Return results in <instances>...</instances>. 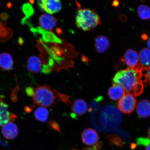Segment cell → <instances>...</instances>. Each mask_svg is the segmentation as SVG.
Instances as JSON below:
<instances>
[{"instance_id":"6da1fadb","label":"cell","mask_w":150,"mask_h":150,"mask_svg":"<svg viewBox=\"0 0 150 150\" xmlns=\"http://www.w3.org/2000/svg\"><path fill=\"white\" fill-rule=\"evenodd\" d=\"M143 69L139 66L134 69L127 68L118 72L114 76V83L122 86L125 92L134 96H137L142 93L144 85L141 79Z\"/></svg>"},{"instance_id":"7a4b0ae2","label":"cell","mask_w":150,"mask_h":150,"mask_svg":"<svg viewBox=\"0 0 150 150\" xmlns=\"http://www.w3.org/2000/svg\"><path fill=\"white\" fill-rule=\"evenodd\" d=\"M26 93L28 95L32 97L33 108L36 105L45 107L51 106L59 100H63V97H65L64 95L46 85H39L35 88H27Z\"/></svg>"},{"instance_id":"3957f363","label":"cell","mask_w":150,"mask_h":150,"mask_svg":"<svg viewBox=\"0 0 150 150\" xmlns=\"http://www.w3.org/2000/svg\"><path fill=\"white\" fill-rule=\"evenodd\" d=\"M100 18L97 13L91 9H81L78 11L76 23L78 28L87 31L93 29L100 23Z\"/></svg>"},{"instance_id":"277c9868","label":"cell","mask_w":150,"mask_h":150,"mask_svg":"<svg viewBox=\"0 0 150 150\" xmlns=\"http://www.w3.org/2000/svg\"><path fill=\"white\" fill-rule=\"evenodd\" d=\"M136 102V99L133 96L125 94L118 102V107L124 114H129L135 108Z\"/></svg>"},{"instance_id":"5b68a950","label":"cell","mask_w":150,"mask_h":150,"mask_svg":"<svg viewBox=\"0 0 150 150\" xmlns=\"http://www.w3.org/2000/svg\"><path fill=\"white\" fill-rule=\"evenodd\" d=\"M16 118V115L9 112L8 105L0 95V126L13 121Z\"/></svg>"},{"instance_id":"8992f818","label":"cell","mask_w":150,"mask_h":150,"mask_svg":"<svg viewBox=\"0 0 150 150\" xmlns=\"http://www.w3.org/2000/svg\"><path fill=\"white\" fill-rule=\"evenodd\" d=\"M122 61L127 66V68L134 69L138 64L139 56L135 50L129 49L125 52Z\"/></svg>"},{"instance_id":"52a82bcc","label":"cell","mask_w":150,"mask_h":150,"mask_svg":"<svg viewBox=\"0 0 150 150\" xmlns=\"http://www.w3.org/2000/svg\"><path fill=\"white\" fill-rule=\"evenodd\" d=\"M81 138L84 144L93 146L96 145L99 138L96 131L93 129L88 128L82 133Z\"/></svg>"},{"instance_id":"ba28073f","label":"cell","mask_w":150,"mask_h":150,"mask_svg":"<svg viewBox=\"0 0 150 150\" xmlns=\"http://www.w3.org/2000/svg\"><path fill=\"white\" fill-rule=\"evenodd\" d=\"M1 132L6 139H13L18 136V129L16 125L12 121H11L2 125Z\"/></svg>"},{"instance_id":"9c48e42d","label":"cell","mask_w":150,"mask_h":150,"mask_svg":"<svg viewBox=\"0 0 150 150\" xmlns=\"http://www.w3.org/2000/svg\"><path fill=\"white\" fill-rule=\"evenodd\" d=\"M88 110V105L85 101L81 99H77L71 106L72 117H80L85 114Z\"/></svg>"},{"instance_id":"30bf717a","label":"cell","mask_w":150,"mask_h":150,"mask_svg":"<svg viewBox=\"0 0 150 150\" xmlns=\"http://www.w3.org/2000/svg\"><path fill=\"white\" fill-rule=\"evenodd\" d=\"M57 20L52 15L44 14L39 18V23L42 29L50 30L55 27Z\"/></svg>"},{"instance_id":"8fae6325","label":"cell","mask_w":150,"mask_h":150,"mask_svg":"<svg viewBox=\"0 0 150 150\" xmlns=\"http://www.w3.org/2000/svg\"><path fill=\"white\" fill-rule=\"evenodd\" d=\"M33 33H37L42 35V38L45 42H55L61 44L62 41L53 33L51 31L45 30L42 28L38 27L37 29L33 28L31 29Z\"/></svg>"},{"instance_id":"7c38bea8","label":"cell","mask_w":150,"mask_h":150,"mask_svg":"<svg viewBox=\"0 0 150 150\" xmlns=\"http://www.w3.org/2000/svg\"><path fill=\"white\" fill-rule=\"evenodd\" d=\"M125 92L122 86L119 84H112L108 90V95L112 100H120L125 95Z\"/></svg>"},{"instance_id":"4fadbf2b","label":"cell","mask_w":150,"mask_h":150,"mask_svg":"<svg viewBox=\"0 0 150 150\" xmlns=\"http://www.w3.org/2000/svg\"><path fill=\"white\" fill-rule=\"evenodd\" d=\"M44 10L48 13L59 12L62 8L61 1L57 0H44Z\"/></svg>"},{"instance_id":"5bb4252c","label":"cell","mask_w":150,"mask_h":150,"mask_svg":"<svg viewBox=\"0 0 150 150\" xmlns=\"http://www.w3.org/2000/svg\"><path fill=\"white\" fill-rule=\"evenodd\" d=\"M136 112L139 117L145 118L150 116V103L149 101L143 99L137 105Z\"/></svg>"},{"instance_id":"9a60e30c","label":"cell","mask_w":150,"mask_h":150,"mask_svg":"<svg viewBox=\"0 0 150 150\" xmlns=\"http://www.w3.org/2000/svg\"><path fill=\"white\" fill-rule=\"evenodd\" d=\"M27 68L30 72L36 74L42 70V62L41 60L37 56H31L27 62Z\"/></svg>"},{"instance_id":"2e32d148","label":"cell","mask_w":150,"mask_h":150,"mask_svg":"<svg viewBox=\"0 0 150 150\" xmlns=\"http://www.w3.org/2000/svg\"><path fill=\"white\" fill-rule=\"evenodd\" d=\"M140 64L144 70L147 71L150 67V50L147 48H142L139 52Z\"/></svg>"},{"instance_id":"e0dca14e","label":"cell","mask_w":150,"mask_h":150,"mask_svg":"<svg viewBox=\"0 0 150 150\" xmlns=\"http://www.w3.org/2000/svg\"><path fill=\"white\" fill-rule=\"evenodd\" d=\"M13 62L10 54L2 53L0 55V67L3 70L9 71L13 68Z\"/></svg>"},{"instance_id":"ac0fdd59","label":"cell","mask_w":150,"mask_h":150,"mask_svg":"<svg viewBox=\"0 0 150 150\" xmlns=\"http://www.w3.org/2000/svg\"><path fill=\"white\" fill-rule=\"evenodd\" d=\"M110 42L107 38L100 35L96 38L95 40V46L97 52L103 53L108 49Z\"/></svg>"},{"instance_id":"d6986e66","label":"cell","mask_w":150,"mask_h":150,"mask_svg":"<svg viewBox=\"0 0 150 150\" xmlns=\"http://www.w3.org/2000/svg\"><path fill=\"white\" fill-rule=\"evenodd\" d=\"M48 115V110L45 107H39L35 110L34 112V116L35 119L37 120L43 122H45L47 121Z\"/></svg>"},{"instance_id":"ffe728a7","label":"cell","mask_w":150,"mask_h":150,"mask_svg":"<svg viewBox=\"0 0 150 150\" xmlns=\"http://www.w3.org/2000/svg\"><path fill=\"white\" fill-rule=\"evenodd\" d=\"M137 12L141 19L145 20L150 18V7L145 5H141L138 7Z\"/></svg>"},{"instance_id":"44dd1931","label":"cell","mask_w":150,"mask_h":150,"mask_svg":"<svg viewBox=\"0 0 150 150\" xmlns=\"http://www.w3.org/2000/svg\"><path fill=\"white\" fill-rule=\"evenodd\" d=\"M22 11L27 17L31 16L33 13V9L29 3L25 4L22 7Z\"/></svg>"},{"instance_id":"7402d4cb","label":"cell","mask_w":150,"mask_h":150,"mask_svg":"<svg viewBox=\"0 0 150 150\" xmlns=\"http://www.w3.org/2000/svg\"><path fill=\"white\" fill-rule=\"evenodd\" d=\"M136 141L137 145L145 147H147L150 144V140L147 138H138L137 139Z\"/></svg>"},{"instance_id":"603a6c76","label":"cell","mask_w":150,"mask_h":150,"mask_svg":"<svg viewBox=\"0 0 150 150\" xmlns=\"http://www.w3.org/2000/svg\"><path fill=\"white\" fill-rule=\"evenodd\" d=\"M147 71V72L144 75V77H145L144 82L145 83L146 86H148L150 84V70L149 69Z\"/></svg>"},{"instance_id":"cb8c5ba5","label":"cell","mask_w":150,"mask_h":150,"mask_svg":"<svg viewBox=\"0 0 150 150\" xmlns=\"http://www.w3.org/2000/svg\"><path fill=\"white\" fill-rule=\"evenodd\" d=\"M100 144H96V145H93L90 147L85 148L83 150H100ZM72 150H77L76 149Z\"/></svg>"},{"instance_id":"d4e9b609","label":"cell","mask_w":150,"mask_h":150,"mask_svg":"<svg viewBox=\"0 0 150 150\" xmlns=\"http://www.w3.org/2000/svg\"><path fill=\"white\" fill-rule=\"evenodd\" d=\"M44 0H42V1H38V4L39 8H40L41 11H44Z\"/></svg>"},{"instance_id":"484cf974","label":"cell","mask_w":150,"mask_h":150,"mask_svg":"<svg viewBox=\"0 0 150 150\" xmlns=\"http://www.w3.org/2000/svg\"><path fill=\"white\" fill-rule=\"evenodd\" d=\"M142 38L143 39H144V40H146V39L147 38V35L145 34L142 35Z\"/></svg>"},{"instance_id":"4316f807","label":"cell","mask_w":150,"mask_h":150,"mask_svg":"<svg viewBox=\"0 0 150 150\" xmlns=\"http://www.w3.org/2000/svg\"><path fill=\"white\" fill-rule=\"evenodd\" d=\"M147 45L148 47L150 48V37L147 41Z\"/></svg>"},{"instance_id":"83f0119b","label":"cell","mask_w":150,"mask_h":150,"mask_svg":"<svg viewBox=\"0 0 150 150\" xmlns=\"http://www.w3.org/2000/svg\"><path fill=\"white\" fill-rule=\"evenodd\" d=\"M145 150H150V144L146 147Z\"/></svg>"},{"instance_id":"f1b7e54d","label":"cell","mask_w":150,"mask_h":150,"mask_svg":"<svg viewBox=\"0 0 150 150\" xmlns=\"http://www.w3.org/2000/svg\"><path fill=\"white\" fill-rule=\"evenodd\" d=\"M148 137H149V139L150 140V127L149 130V132H148Z\"/></svg>"},{"instance_id":"f546056e","label":"cell","mask_w":150,"mask_h":150,"mask_svg":"<svg viewBox=\"0 0 150 150\" xmlns=\"http://www.w3.org/2000/svg\"><path fill=\"white\" fill-rule=\"evenodd\" d=\"M149 70H150V67L149 68Z\"/></svg>"}]
</instances>
